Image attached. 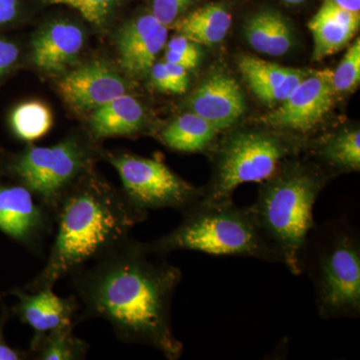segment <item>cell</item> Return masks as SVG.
Listing matches in <instances>:
<instances>
[{
	"label": "cell",
	"instance_id": "33",
	"mask_svg": "<svg viewBox=\"0 0 360 360\" xmlns=\"http://www.w3.org/2000/svg\"><path fill=\"white\" fill-rule=\"evenodd\" d=\"M165 60H167V63L182 66V68H186V70H193V68H195L196 66L198 65V63H200V61L195 60V59L170 51H167V53H165Z\"/></svg>",
	"mask_w": 360,
	"mask_h": 360
},
{
	"label": "cell",
	"instance_id": "2",
	"mask_svg": "<svg viewBox=\"0 0 360 360\" xmlns=\"http://www.w3.org/2000/svg\"><path fill=\"white\" fill-rule=\"evenodd\" d=\"M53 240L28 291L53 290L66 276L94 262L130 238L148 212L108 182L89 172L68 191L56 213Z\"/></svg>",
	"mask_w": 360,
	"mask_h": 360
},
{
	"label": "cell",
	"instance_id": "15",
	"mask_svg": "<svg viewBox=\"0 0 360 360\" xmlns=\"http://www.w3.org/2000/svg\"><path fill=\"white\" fill-rule=\"evenodd\" d=\"M359 13L338 6L333 0H324L309 21L314 37V60H321L345 49L359 27Z\"/></svg>",
	"mask_w": 360,
	"mask_h": 360
},
{
	"label": "cell",
	"instance_id": "8",
	"mask_svg": "<svg viewBox=\"0 0 360 360\" xmlns=\"http://www.w3.org/2000/svg\"><path fill=\"white\" fill-rule=\"evenodd\" d=\"M106 158L120 175L123 193L146 212L170 208L184 213L202 198V189L175 174L162 161L122 153Z\"/></svg>",
	"mask_w": 360,
	"mask_h": 360
},
{
	"label": "cell",
	"instance_id": "26",
	"mask_svg": "<svg viewBox=\"0 0 360 360\" xmlns=\"http://www.w3.org/2000/svg\"><path fill=\"white\" fill-rule=\"evenodd\" d=\"M47 2L72 7L89 23L101 27L108 20L116 0H47Z\"/></svg>",
	"mask_w": 360,
	"mask_h": 360
},
{
	"label": "cell",
	"instance_id": "27",
	"mask_svg": "<svg viewBox=\"0 0 360 360\" xmlns=\"http://www.w3.org/2000/svg\"><path fill=\"white\" fill-rule=\"evenodd\" d=\"M194 0H151V11L162 25H174Z\"/></svg>",
	"mask_w": 360,
	"mask_h": 360
},
{
	"label": "cell",
	"instance_id": "19",
	"mask_svg": "<svg viewBox=\"0 0 360 360\" xmlns=\"http://www.w3.org/2000/svg\"><path fill=\"white\" fill-rule=\"evenodd\" d=\"M245 33L250 46L267 56H283L293 44L290 23L277 11H264L253 15L246 22Z\"/></svg>",
	"mask_w": 360,
	"mask_h": 360
},
{
	"label": "cell",
	"instance_id": "32",
	"mask_svg": "<svg viewBox=\"0 0 360 360\" xmlns=\"http://www.w3.org/2000/svg\"><path fill=\"white\" fill-rule=\"evenodd\" d=\"M20 13V0H0V25L15 20Z\"/></svg>",
	"mask_w": 360,
	"mask_h": 360
},
{
	"label": "cell",
	"instance_id": "28",
	"mask_svg": "<svg viewBox=\"0 0 360 360\" xmlns=\"http://www.w3.org/2000/svg\"><path fill=\"white\" fill-rule=\"evenodd\" d=\"M8 317V310L4 309L1 316H0V360L30 359V354L27 350L13 347L6 342V338H4V326H6Z\"/></svg>",
	"mask_w": 360,
	"mask_h": 360
},
{
	"label": "cell",
	"instance_id": "12",
	"mask_svg": "<svg viewBox=\"0 0 360 360\" xmlns=\"http://www.w3.org/2000/svg\"><path fill=\"white\" fill-rule=\"evenodd\" d=\"M7 295L18 300L11 311L32 329L33 335L75 328L78 323L80 304L75 295L61 297L53 290L28 291L20 288H13Z\"/></svg>",
	"mask_w": 360,
	"mask_h": 360
},
{
	"label": "cell",
	"instance_id": "16",
	"mask_svg": "<svg viewBox=\"0 0 360 360\" xmlns=\"http://www.w3.org/2000/svg\"><path fill=\"white\" fill-rule=\"evenodd\" d=\"M84 44V33L77 25L56 21L33 40L32 63L40 70H63L77 59Z\"/></svg>",
	"mask_w": 360,
	"mask_h": 360
},
{
	"label": "cell",
	"instance_id": "1",
	"mask_svg": "<svg viewBox=\"0 0 360 360\" xmlns=\"http://www.w3.org/2000/svg\"><path fill=\"white\" fill-rule=\"evenodd\" d=\"M167 257L130 236L71 274L82 309L77 322L103 319L122 342L180 359L184 345L172 328V305L182 272Z\"/></svg>",
	"mask_w": 360,
	"mask_h": 360
},
{
	"label": "cell",
	"instance_id": "22",
	"mask_svg": "<svg viewBox=\"0 0 360 360\" xmlns=\"http://www.w3.org/2000/svg\"><path fill=\"white\" fill-rule=\"evenodd\" d=\"M75 328L53 329L33 335L30 340V359L84 360L89 355L90 345L73 333Z\"/></svg>",
	"mask_w": 360,
	"mask_h": 360
},
{
	"label": "cell",
	"instance_id": "30",
	"mask_svg": "<svg viewBox=\"0 0 360 360\" xmlns=\"http://www.w3.org/2000/svg\"><path fill=\"white\" fill-rule=\"evenodd\" d=\"M198 44H194L184 35H179L168 41L167 51L176 52L182 56H188V58L195 59L200 61L201 52L198 46Z\"/></svg>",
	"mask_w": 360,
	"mask_h": 360
},
{
	"label": "cell",
	"instance_id": "31",
	"mask_svg": "<svg viewBox=\"0 0 360 360\" xmlns=\"http://www.w3.org/2000/svg\"><path fill=\"white\" fill-rule=\"evenodd\" d=\"M20 49L13 42L0 39V77L13 68L18 59Z\"/></svg>",
	"mask_w": 360,
	"mask_h": 360
},
{
	"label": "cell",
	"instance_id": "4",
	"mask_svg": "<svg viewBox=\"0 0 360 360\" xmlns=\"http://www.w3.org/2000/svg\"><path fill=\"white\" fill-rule=\"evenodd\" d=\"M181 215L182 221L174 231L148 243L150 250L163 255L177 250H193L281 262L278 253L265 238L250 206L236 205L232 198L200 200Z\"/></svg>",
	"mask_w": 360,
	"mask_h": 360
},
{
	"label": "cell",
	"instance_id": "14",
	"mask_svg": "<svg viewBox=\"0 0 360 360\" xmlns=\"http://www.w3.org/2000/svg\"><path fill=\"white\" fill-rule=\"evenodd\" d=\"M189 105L219 132L231 129L245 110L240 86L224 73H215L205 80L194 91Z\"/></svg>",
	"mask_w": 360,
	"mask_h": 360
},
{
	"label": "cell",
	"instance_id": "35",
	"mask_svg": "<svg viewBox=\"0 0 360 360\" xmlns=\"http://www.w3.org/2000/svg\"><path fill=\"white\" fill-rule=\"evenodd\" d=\"M283 1L288 4H300L304 2L305 0H283Z\"/></svg>",
	"mask_w": 360,
	"mask_h": 360
},
{
	"label": "cell",
	"instance_id": "13",
	"mask_svg": "<svg viewBox=\"0 0 360 360\" xmlns=\"http://www.w3.org/2000/svg\"><path fill=\"white\" fill-rule=\"evenodd\" d=\"M167 26L153 14H144L125 23L116 37L122 70L137 77L148 73L167 44Z\"/></svg>",
	"mask_w": 360,
	"mask_h": 360
},
{
	"label": "cell",
	"instance_id": "25",
	"mask_svg": "<svg viewBox=\"0 0 360 360\" xmlns=\"http://www.w3.org/2000/svg\"><path fill=\"white\" fill-rule=\"evenodd\" d=\"M360 80V40L356 39L348 49L340 65L333 72V84L335 92L350 91Z\"/></svg>",
	"mask_w": 360,
	"mask_h": 360
},
{
	"label": "cell",
	"instance_id": "7",
	"mask_svg": "<svg viewBox=\"0 0 360 360\" xmlns=\"http://www.w3.org/2000/svg\"><path fill=\"white\" fill-rule=\"evenodd\" d=\"M295 148L278 135L258 130L238 131L217 149L214 176L202 189L203 201L232 198L239 186L269 179Z\"/></svg>",
	"mask_w": 360,
	"mask_h": 360
},
{
	"label": "cell",
	"instance_id": "18",
	"mask_svg": "<svg viewBox=\"0 0 360 360\" xmlns=\"http://www.w3.org/2000/svg\"><path fill=\"white\" fill-rule=\"evenodd\" d=\"M144 112L134 97L122 96L92 111L89 117L90 134L96 141L115 136H130L143 129Z\"/></svg>",
	"mask_w": 360,
	"mask_h": 360
},
{
	"label": "cell",
	"instance_id": "5",
	"mask_svg": "<svg viewBox=\"0 0 360 360\" xmlns=\"http://www.w3.org/2000/svg\"><path fill=\"white\" fill-rule=\"evenodd\" d=\"M302 272L311 279L323 319L360 314V241L345 220L312 229L302 255Z\"/></svg>",
	"mask_w": 360,
	"mask_h": 360
},
{
	"label": "cell",
	"instance_id": "3",
	"mask_svg": "<svg viewBox=\"0 0 360 360\" xmlns=\"http://www.w3.org/2000/svg\"><path fill=\"white\" fill-rule=\"evenodd\" d=\"M326 177L298 162L279 165L262 181L257 200L250 205L260 229L291 274H302V255L315 226L314 207Z\"/></svg>",
	"mask_w": 360,
	"mask_h": 360
},
{
	"label": "cell",
	"instance_id": "17",
	"mask_svg": "<svg viewBox=\"0 0 360 360\" xmlns=\"http://www.w3.org/2000/svg\"><path fill=\"white\" fill-rule=\"evenodd\" d=\"M238 68L255 96L266 103H283L309 75L248 56L238 59Z\"/></svg>",
	"mask_w": 360,
	"mask_h": 360
},
{
	"label": "cell",
	"instance_id": "20",
	"mask_svg": "<svg viewBox=\"0 0 360 360\" xmlns=\"http://www.w3.org/2000/svg\"><path fill=\"white\" fill-rule=\"evenodd\" d=\"M175 30L196 44L214 45L226 37L232 25L231 14L221 4H208L174 23Z\"/></svg>",
	"mask_w": 360,
	"mask_h": 360
},
{
	"label": "cell",
	"instance_id": "34",
	"mask_svg": "<svg viewBox=\"0 0 360 360\" xmlns=\"http://www.w3.org/2000/svg\"><path fill=\"white\" fill-rule=\"evenodd\" d=\"M338 6L352 11V13H359L360 0H333Z\"/></svg>",
	"mask_w": 360,
	"mask_h": 360
},
{
	"label": "cell",
	"instance_id": "11",
	"mask_svg": "<svg viewBox=\"0 0 360 360\" xmlns=\"http://www.w3.org/2000/svg\"><path fill=\"white\" fill-rule=\"evenodd\" d=\"M58 90L73 110L89 112L123 96L127 87L122 78L110 66L96 61L65 75L58 82Z\"/></svg>",
	"mask_w": 360,
	"mask_h": 360
},
{
	"label": "cell",
	"instance_id": "24",
	"mask_svg": "<svg viewBox=\"0 0 360 360\" xmlns=\"http://www.w3.org/2000/svg\"><path fill=\"white\" fill-rule=\"evenodd\" d=\"M329 167L345 172H359L360 167V131L348 129L330 137L319 150Z\"/></svg>",
	"mask_w": 360,
	"mask_h": 360
},
{
	"label": "cell",
	"instance_id": "29",
	"mask_svg": "<svg viewBox=\"0 0 360 360\" xmlns=\"http://www.w3.org/2000/svg\"><path fill=\"white\" fill-rule=\"evenodd\" d=\"M149 72H150L151 82L156 89L160 91L179 94V89L165 63H155Z\"/></svg>",
	"mask_w": 360,
	"mask_h": 360
},
{
	"label": "cell",
	"instance_id": "9",
	"mask_svg": "<svg viewBox=\"0 0 360 360\" xmlns=\"http://www.w3.org/2000/svg\"><path fill=\"white\" fill-rule=\"evenodd\" d=\"M56 215L20 184L0 182V231L34 255L53 236Z\"/></svg>",
	"mask_w": 360,
	"mask_h": 360
},
{
	"label": "cell",
	"instance_id": "10",
	"mask_svg": "<svg viewBox=\"0 0 360 360\" xmlns=\"http://www.w3.org/2000/svg\"><path fill=\"white\" fill-rule=\"evenodd\" d=\"M335 94L330 70L309 72L281 106L265 116L264 122L272 129L309 134L323 122L333 106Z\"/></svg>",
	"mask_w": 360,
	"mask_h": 360
},
{
	"label": "cell",
	"instance_id": "21",
	"mask_svg": "<svg viewBox=\"0 0 360 360\" xmlns=\"http://www.w3.org/2000/svg\"><path fill=\"white\" fill-rule=\"evenodd\" d=\"M219 130L196 113H186L161 131L160 139L168 148L179 153H202L212 146Z\"/></svg>",
	"mask_w": 360,
	"mask_h": 360
},
{
	"label": "cell",
	"instance_id": "23",
	"mask_svg": "<svg viewBox=\"0 0 360 360\" xmlns=\"http://www.w3.org/2000/svg\"><path fill=\"white\" fill-rule=\"evenodd\" d=\"M52 113L46 104L39 101H26L16 106L11 113L13 131L23 141H39L51 130Z\"/></svg>",
	"mask_w": 360,
	"mask_h": 360
},
{
	"label": "cell",
	"instance_id": "6",
	"mask_svg": "<svg viewBox=\"0 0 360 360\" xmlns=\"http://www.w3.org/2000/svg\"><path fill=\"white\" fill-rule=\"evenodd\" d=\"M94 156L86 141L70 136L52 146L25 149L9 160L6 170L56 213L68 191L89 174Z\"/></svg>",
	"mask_w": 360,
	"mask_h": 360
}]
</instances>
